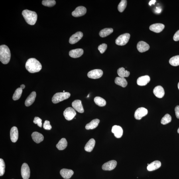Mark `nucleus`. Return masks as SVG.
<instances>
[{"label":"nucleus","instance_id":"15","mask_svg":"<svg viewBox=\"0 0 179 179\" xmlns=\"http://www.w3.org/2000/svg\"><path fill=\"white\" fill-rule=\"evenodd\" d=\"M164 25L161 23H156L150 25L149 29L150 30L156 33H159L164 29Z\"/></svg>","mask_w":179,"mask_h":179},{"label":"nucleus","instance_id":"12","mask_svg":"<svg viewBox=\"0 0 179 179\" xmlns=\"http://www.w3.org/2000/svg\"><path fill=\"white\" fill-rule=\"evenodd\" d=\"M83 33L81 32H78L71 36L69 40V42L71 44L77 43L82 38Z\"/></svg>","mask_w":179,"mask_h":179},{"label":"nucleus","instance_id":"20","mask_svg":"<svg viewBox=\"0 0 179 179\" xmlns=\"http://www.w3.org/2000/svg\"><path fill=\"white\" fill-rule=\"evenodd\" d=\"M153 93L156 97L159 98L163 97L165 93L163 87L160 86L156 87L154 89Z\"/></svg>","mask_w":179,"mask_h":179},{"label":"nucleus","instance_id":"1","mask_svg":"<svg viewBox=\"0 0 179 179\" xmlns=\"http://www.w3.org/2000/svg\"><path fill=\"white\" fill-rule=\"evenodd\" d=\"M25 68L30 73L39 72L41 70L42 66L40 62L34 58H30L26 62Z\"/></svg>","mask_w":179,"mask_h":179},{"label":"nucleus","instance_id":"29","mask_svg":"<svg viewBox=\"0 0 179 179\" xmlns=\"http://www.w3.org/2000/svg\"><path fill=\"white\" fill-rule=\"evenodd\" d=\"M113 32V29L112 28H105L101 30L99 32V35L101 37H105L110 34Z\"/></svg>","mask_w":179,"mask_h":179},{"label":"nucleus","instance_id":"14","mask_svg":"<svg viewBox=\"0 0 179 179\" xmlns=\"http://www.w3.org/2000/svg\"><path fill=\"white\" fill-rule=\"evenodd\" d=\"M111 132L114 134L115 137L117 138H121L123 135V129L119 126L117 125L113 126Z\"/></svg>","mask_w":179,"mask_h":179},{"label":"nucleus","instance_id":"44","mask_svg":"<svg viewBox=\"0 0 179 179\" xmlns=\"http://www.w3.org/2000/svg\"><path fill=\"white\" fill-rule=\"evenodd\" d=\"M156 2V0H152V1H150L149 5L150 6H151L152 5H154V3H155Z\"/></svg>","mask_w":179,"mask_h":179},{"label":"nucleus","instance_id":"34","mask_svg":"<svg viewBox=\"0 0 179 179\" xmlns=\"http://www.w3.org/2000/svg\"><path fill=\"white\" fill-rule=\"evenodd\" d=\"M172 121V117L168 114H166L162 118L161 123L163 125H166L170 123Z\"/></svg>","mask_w":179,"mask_h":179},{"label":"nucleus","instance_id":"21","mask_svg":"<svg viewBox=\"0 0 179 179\" xmlns=\"http://www.w3.org/2000/svg\"><path fill=\"white\" fill-rule=\"evenodd\" d=\"M10 137L12 142L15 143L18 139V131L17 127H13L10 131Z\"/></svg>","mask_w":179,"mask_h":179},{"label":"nucleus","instance_id":"42","mask_svg":"<svg viewBox=\"0 0 179 179\" xmlns=\"http://www.w3.org/2000/svg\"><path fill=\"white\" fill-rule=\"evenodd\" d=\"M176 116L178 119H179V105L176 106L175 108Z\"/></svg>","mask_w":179,"mask_h":179},{"label":"nucleus","instance_id":"23","mask_svg":"<svg viewBox=\"0 0 179 179\" xmlns=\"http://www.w3.org/2000/svg\"><path fill=\"white\" fill-rule=\"evenodd\" d=\"M32 137L33 141L36 143H39L43 141L44 137L41 133L37 132H34L32 134Z\"/></svg>","mask_w":179,"mask_h":179},{"label":"nucleus","instance_id":"4","mask_svg":"<svg viewBox=\"0 0 179 179\" xmlns=\"http://www.w3.org/2000/svg\"><path fill=\"white\" fill-rule=\"evenodd\" d=\"M70 93L67 92L56 93L52 97V102L54 103H58L69 98L70 96Z\"/></svg>","mask_w":179,"mask_h":179},{"label":"nucleus","instance_id":"25","mask_svg":"<svg viewBox=\"0 0 179 179\" xmlns=\"http://www.w3.org/2000/svg\"><path fill=\"white\" fill-rule=\"evenodd\" d=\"M99 122L100 121L98 119H93L90 123L87 124L85 128L87 130L94 129L98 126Z\"/></svg>","mask_w":179,"mask_h":179},{"label":"nucleus","instance_id":"9","mask_svg":"<svg viewBox=\"0 0 179 179\" xmlns=\"http://www.w3.org/2000/svg\"><path fill=\"white\" fill-rule=\"evenodd\" d=\"M21 174L23 179H28L29 178L30 170L27 164L24 163L22 164L21 168Z\"/></svg>","mask_w":179,"mask_h":179},{"label":"nucleus","instance_id":"26","mask_svg":"<svg viewBox=\"0 0 179 179\" xmlns=\"http://www.w3.org/2000/svg\"><path fill=\"white\" fill-rule=\"evenodd\" d=\"M95 145V141L94 139H91L86 144L84 149L86 151L91 152L92 151Z\"/></svg>","mask_w":179,"mask_h":179},{"label":"nucleus","instance_id":"10","mask_svg":"<svg viewBox=\"0 0 179 179\" xmlns=\"http://www.w3.org/2000/svg\"><path fill=\"white\" fill-rule=\"evenodd\" d=\"M86 8L83 6L77 7L72 13V15L74 17H80L84 15L86 13Z\"/></svg>","mask_w":179,"mask_h":179},{"label":"nucleus","instance_id":"24","mask_svg":"<svg viewBox=\"0 0 179 179\" xmlns=\"http://www.w3.org/2000/svg\"><path fill=\"white\" fill-rule=\"evenodd\" d=\"M161 163L158 160H155L148 165L147 168L149 171H152L158 169L161 166Z\"/></svg>","mask_w":179,"mask_h":179},{"label":"nucleus","instance_id":"19","mask_svg":"<svg viewBox=\"0 0 179 179\" xmlns=\"http://www.w3.org/2000/svg\"><path fill=\"white\" fill-rule=\"evenodd\" d=\"M60 174L63 178L66 179L70 178L74 174V172L71 170L64 168L61 170Z\"/></svg>","mask_w":179,"mask_h":179},{"label":"nucleus","instance_id":"39","mask_svg":"<svg viewBox=\"0 0 179 179\" xmlns=\"http://www.w3.org/2000/svg\"><path fill=\"white\" fill-rule=\"evenodd\" d=\"M33 123L35 124H37L38 127H42V120L40 118L38 117H34L33 121Z\"/></svg>","mask_w":179,"mask_h":179},{"label":"nucleus","instance_id":"36","mask_svg":"<svg viewBox=\"0 0 179 179\" xmlns=\"http://www.w3.org/2000/svg\"><path fill=\"white\" fill-rule=\"evenodd\" d=\"M42 4L46 7H51L56 5V1L54 0H44L42 2Z\"/></svg>","mask_w":179,"mask_h":179},{"label":"nucleus","instance_id":"41","mask_svg":"<svg viewBox=\"0 0 179 179\" xmlns=\"http://www.w3.org/2000/svg\"><path fill=\"white\" fill-rule=\"evenodd\" d=\"M173 39L175 41H178L179 40V30L174 34Z\"/></svg>","mask_w":179,"mask_h":179},{"label":"nucleus","instance_id":"33","mask_svg":"<svg viewBox=\"0 0 179 179\" xmlns=\"http://www.w3.org/2000/svg\"><path fill=\"white\" fill-rule=\"evenodd\" d=\"M22 93V89L19 88L16 90L15 93H14L13 98L14 101L18 100L21 97Z\"/></svg>","mask_w":179,"mask_h":179},{"label":"nucleus","instance_id":"3","mask_svg":"<svg viewBox=\"0 0 179 179\" xmlns=\"http://www.w3.org/2000/svg\"><path fill=\"white\" fill-rule=\"evenodd\" d=\"M22 15L28 24L31 25L35 24L38 17L37 14L35 12L26 9L22 11Z\"/></svg>","mask_w":179,"mask_h":179},{"label":"nucleus","instance_id":"38","mask_svg":"<svg viewBox=\"0 0 179 179\" xmlns=\"http://www.w3.org/2000/svg\"><path fill=\"white\" fill-rule=\"evenodd\" d=\"M107 45L105 44H103L99 46L98 47V49L101 54H103L107 50Z\"/></svg>","mask_w":179,"mask_h":179},{"label":"nucleus","instance_id":"7","mask_svg":"<svg viewBox=\"0 0 179 179\" xmlns=\"http://www.w3.org/2000/svg\"><path fill=\"white\" fill-rule=\"evenodd\" d=\"M147 109L145 108L141 107L139 108L135 111L134 117L137 120L141 119L142 117L147 115Z\"/></svg>","mask_w":179,"mask_h":179},{"label":"nucleus","instance_id":"11","mask_svg":"<svg viewBox=\"0 0 179 179\" xmlns=\"http://www.w3.org/2000/svg\"><path fill=\"white\" fill-rule=\"evenodd\" d=\"M117 162L116 160H111L108 162L103 165V170H111L115 169L117 165Z\"/></svg>","mask_w":179,"mask_h":179},{"label":"nucleus","instance_id":"27","mask_svg":"<svg viewBox=\"0 0 179 179\" xmlns=\"http://www.w3.org/2000/svg\"><path fill=\"white\" fill-rule=\"evenodd\" d=\"M116 84L122 87H125L127 86V82L125 78L121 77H117L115 79Z\"/></svg>","mask_w":179,"mask_h":179},{"label":"nucleus","instance_id":"17","mask_svg":"<svg viewBox=\"0 0 179 179\" xmlns=\"http://www.w3.org/2000/svg\"><path fill=\"white\" fill-rule=\"evenodd\" d=\"M137 47L138 50L140 52L147 51L150 48L149 45L145 42L143 41L138 42Z\"/></svg>","mask_w":179,"mask_h":179},{"label":"nucleus","instance_id":"31","mask_svg":"<svg viewBox=\"0 0 179 179\" xmlns=\"http://www.w3.org/2000/svg\"><path fill=\"white\" fill-rule=\"evenodd\" d=\"M95 104L100 107H103L106 104V101L105 99L99 97H95L94 99Z\"/></svg>","mask_w":179,"mask_h":179},{"label":"nucleus","instance_id":"35","mask_svg":"<svg viewBox=\"0 0 179 179\" xmlns=\"http://www.w3.org/2000/svg\"><path fill=\"white\" fill-rule=\"evenodd\" d=\"M127 1L126 0H122L118 6V9L121 13L123 12L127 7Z\"/></svg>","mask_w":179,"mask_h":179},{"label":"nucleus","instance_id":"30","mask_svg":"<svg viewBox=\"0 0 179 179\" xmlns=\"http://www.w3.org/2000/svg\"><path fill=\"white\" fill-rule=\"evenodd\" d=\"M117 74L120 77L125 78L129 76L130 73L127 70H125L123 68H119L117 70Z\"/></svg>","mask_w":179,"mask_h":179},{"label":"nucleus","instance_id":"45","mask_svg":"<svg viewBox=\"0 0 179 179\" xmlns=\"http://www.w3.org/2000/svg\"><path fill=\"white\" fill-rule=\"evenodd\" d=\"M25 85L24 84H22L21 85V86H20V88H21L22 90H23V89L25 88Z\"/></svg>","mask_w":179,"mask_h":179},{"label":"nucleus","instance_id":"18","mask_svg":"<svg viewBox=\"0 0 179 179\" xmlns=\"http://www.w3.org/2000/svg\"><path fill=\"white\" fill-rule=\"evenodd\" d=\"M150 80V77L148 75H145L138 78L137 81V84L140 86H145L149 82Z\"/></svg>","mask_w":179,"mask_h":179},{"label":"nucleus","instance_id":"28","mask_svg":"<svg viewBox=\"0 0 179 179\" xmlns=\"http://www.w3.org/2000/svg\"><path fill=\"white\" fill-rule=\"evenodd\" d=\"M67 146L68 142L66 139L64 138H62L59 141L56 145V147L59 150H62L66 149Z\"/></svg>","mask_w":179,"mask_h":179},{"label":"nucleus","instance_id":"5","mask_svg":"<svg viewBox=\"0 0 179 179\" xmlns=\"http://www.w3.org/2000/svg\"><path fill=\"white\" fill-rule=\"evenodd\" d=\"M130 34L125 33L121 34L115 40V43L118 45L123 46L127 44L130 38Z\"/></svg>","mask_w":179,"mask_h":179},{"label":"nucleus","instance_id":"2","mask_svg":"<svg viewBox=\"0 0 179 179\" xmlns=\"http://www.w3.org/2000/svg\"><path fill=\"white\" fill-rule=\"evenodd\" d=\"M11 58V53L9 48L5 45L0 46V61L3 64H8Z\"/></svg>","mask_w":179,"mask_h":179},{"label":"nucleus","instance_id":"6","mask_svg":"<svg viewBox=\"0 0 179 179\" xmlns=\"http://www.w3.org/2000/svg\"><path fill=\"white\" fill-rule=\"evenodd\" d=\"M76 115V113L75 110L71 107L67 108L64 112V115L65 119L69 121L74 119Z\"/></svg>","mask_w":179,"mask_h":179},{"label":"nucleus","instance_id":"8","mask_svg":"<svg viewBox=\"0 0 179 179\" xmlns=\"http://www.w3.org/2000/svg\"><path fill=\"white\" fill-rule=\"evenodd\" d=\"M103 74V71L99 69H96L89 72L87 76L89 78L93 79H97L101 78Z\"/></svg>","mask_w":179,"mask_h":179},{"label":"nucleus","instance_id":"22","mask_svg":"<svg viewBox=\"0 0 179 179\" xmlns=\"http://www.w3.org/2000/svg\"><path fill=\"white\" fill-rule=\"evenodd\" d=\"M36 97V92L34 91H32L27 97L25 101V105L26 106L29 107L35 101Z\"/></svg>","mask_w":179,"mask_h":179},{"label":"nucleus","instance_id":"47","mask_svg":"<svg viewBox=\"0 0 179 179\" xmlns=\"http://www.w3.org/2000/svg\"><path fill=\"white\" fill-rule=\"evenodd\" d=\"M178 133L179 134V128L178 130Z\"/></svg>","mask_w":179,"mask_h":179},{"label":"nucleus","instance_id":"40","mask_svg":"<svg viewBox=\"0 0 179 179\" xmlns=\"http://www.w3.org/2000/svg\"><path fill=\"white\" fill-rule=\"evenodd\" d=\"M44 129L46 130H50L52 129V127L50 125V122L48 121H44L43 125Z\"/></svg>","mask_w":179,"mask_h":179},{"label":"nucleus","instance_id":"16","mask_svg":"<svg viewBox=\"0 0 179 179\" xmlns=\"http://www.w3.org/2000/svg\"><path fill=\"white\" fill-rule=\"evenodd\" d=\"M84 53V51L81 48H77L70 51L69 55L72 58H77L80 57Z\"/></svg>","mask_w":179,"mask_h":179},{"label":"nucleus","instance_id":"43","mask_svg":"<svg viewBox=\"0 0 179 179\" xmlns=\"http://www.w3.org/2000/svg\"><path fill=\"white\" fill-rule=\"evenodd\" d=\"M162 11V9L160 7H156V9L155 10V12L156 13H161Z\"/></svg>","mask_w":179,"mask_h":179},{"label":"nucleus","instance_id":"13","mask_svg":"<svg viewBox=\"0 0 179 179\" xmlns=\"http://www.w3.org/2000/svg\"><path fill=\"white\" fill-rule=\"evenodd\" d=\"M72 105L73 108L78 112L80 113L84 112V109L81 100L78 99L75 100L73 101Z\"/></svg>","mask_w":179,"mask_h":179},{"label":"nucleus","instance_id":"32","mask_svg":"<svg viewBox=\"0 0 179 179\" xmlns=\"http://www.w3.org/2000/svg\"><path fill=\"white\" fill-rule=\"evenodd\" d=\"M169 63L173 66H179V55L172 57L170 58Z\"/></svg>","mask_w":179,"mask_h":179},{"label":"nucleus","instance_id":"46","mask_svg":"<svg viewBox=\"0 0 179 179\" xmlns=\"http://www.w3.org/2000/svg\"><path fill=\"white\" fill-rule=\"evenodd\" d=\"M178 88L179 90V82L178 83Z\"/></svg>","mask_w":179,"mask_h":179},{"label":"nucleus","instance_id":"37","mask_svg":"<svg viewBox=\"0 0 179 179\" xmlns=\"http://www.w3.org/2000/svg\"><path fill=\"white\" fill-rule=\"evenodd\" d=\"M5 165L4 160L1 158L0 159V176L3 175L5 171Z\"/></svg>","mask_w":179,"mask_h":179}]
</instances>
